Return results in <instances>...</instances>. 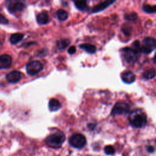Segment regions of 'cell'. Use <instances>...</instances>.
<instances>
[{"label": "cell", "mask_w": 156, "mask_h": 156, "mask_svg": "<svg viewBox=\"0 0 156 156\" xmlns=\"http://www.w3.org/2000/svg\"><path fill=\"white\" fill-rule=\"evenodd\" d=\"M129 120L131 125L135 128L144 127L147 123L146 115L140 110L132 112L129 117Z\"/></svg>", "instance_id": "1"}, {"label": "cell", "mask_w": 156, "mask_h": 156, "mask_svg": "<svg viewBox=\"0 0 156 156\" xmlns=\"http://www.w3.org/2000/svg\"><path fill=\"white\" fill-rule=\"evenodd\" d=\"M65 140V136L62 132H56L48 136L45 142L51 148H58L62 146Z\"/></svg>", "instance_id": "2"}, {"label": "cell", "mask_w": 156, "mask_h": 156, "mask_svg": "<svg viewBox=\"0 0 156 156\" xmlns=\"http://www.w3.org/2000/svg\"><path fill=\"white\" fill-rule=\"evenodd\" d=\"M123 57L128 63H134L137 61L140 52L134 48L126 47L122 49Z\"/></svg>", "instance_id": "3"}, {"label": "cell", "mask_w": 156, "mask_h": 156, "mask_svg": "<svg viewBox=\"0 0 156 156\" xmlns=\"http://www.w3.org/2000/svg\"><path fill=\"white\" fill-rule=\"evenodd\" d=\"M156 48V42L154 38L151 37H145L140 45V53L144 54H150Z\"/></svg>", "instance_id": "4"}, {"label": "cell", "mask_w": 156, "mask_h": 156, "mask_svg": "<svg viewBox=\"0 0 156 156\" xmlns=\"http://www.w3.org/2000/svg\"><path fill=\"white\" fill-rule=\"evenodd\" d=\"M6 5L8 10L12 14H15L24 10L25 0H7Z\"/></svg>", "instance_id": "5"}, {"label": "cell", "mask_w": 156, "mask_h": 156, "mask_svg": "<svg viewBox=\"0 0 156 156\" xmlns=\"http://www.w3.org/2000/svg\"><path fill=\"white\" fill-rule=\"evenodd\" d=\"M87 140L85 136L81 134H75L70 139V143L73 147L81 149L86 145Z\"/></svg>", "instance_id": "6"}, {"label": "cell", "mask_w": 156, "mask_h": 156, "mask_svg": "<svg viewBox=\"0 0 156 156\" xmlns=\"http://www.w3.org/2000/svg\"><path fill=\"white\" fill-rule=\"evenodd\" d=\"M43 64L38 61H31L26 65V72L28 75L34 76L39 73L43 70Z\"/></svg>", "instance_id": "7"}, {"label": "cell", "mask_w": 156, "mask_h": 156, "mask_svg": "<svg viewBox=\"0 0 156 156\" xmlns=\"http://www.w3.org/2000/svg\"><path fill=\"white\" fill-rule=\"evenodd\" d=\"M129 106L125 102H117L112 110L111 115L112 116L118 115H125L129 112Z\"/></svg>", "instance_id": "8"}, {"label": "cell", "mask_w": 156, "mask_h": 156, "mask_svg": "<svg viewBox=\"0 0 156 156\" xmlns=\"http://www.w3.org/2000/svg\"><path fill=\"white\" fill-rule=\"evenodd\" d=\"M116 1V0H105L95 6L92 9V13H98L107 9L110 5H112Z\"/></svg>", "instance_id": "9"}, {"label": "cell", "mask_w": 156, "mask_h": 156, "mask_svg": "<svg viewBox=\"0 0 156 156\" xmlns=\"http://www.w3.org/2000/svg\"><path fill=\"white\" fill-rule=\"evenodd\" d=\"M22 73L20 72V71L14 70L9 73L7 75H6V79H7V81L9 82L15 84L20 81L22 79Z\"/></svg>", "instance_id": "10"}, {"label": "cell", "mask_w": 156, "mask_h": 156, "mask_svg": "<svg viewBox=\"0 0 156 156\" xmlns=\"http://www.w3.org/2000/svg\"><path fill=\"white\" fill-rule=\"evenodd\" d=\"M12 62L10 56L8 54H3L0 56V69H6L9 68Z\"/></svg>", "instance_id": "11"}, {"label": "cell", "mask_w": 156, "mask_h": 156, "mask_svg": "<svg viewBox=\"0 0 156 156\" xmlns=\"http://www.w3.org/2000/svg\"><path fill=\"white\" fill-rule=\"evenodd\" d=\"M121 79L126 84H132L135 80V76L131 71H125L121 74Z\"/></svg>", "instance_id": "12"}, {"label": "cell", "mask_w": 156, "mask_h": 156, "mask_svg": "<svg viewBox=\"0 0 156 156\" xmlns=\"http://www.w3.org/2000/svg\"><path fill=\"white\" fill-rule=\"evenodd\" d=\"M76 8L80 11H86L88 9V0H73Z\"/></svg>", "instance_id": "13"}, {"label": "cell", "mask_w": 156, "mask_h": 156, "mask_svg": "<svg viewBox=\"0 0 156 156\" xmlns=\"http://www.w3.org/2000/svg\"><path fill=\"white\" fill-rule=\"evenodd\" d=\"M36 20L38 24L45 25L49 22V16L46 12H41L37 15Z\"/></svg>", "instance_id": "14"}, {"label": "cell", "mask_w": 156, "mask_h": 156, "mask_svg": "<svg viewBox=\"0 0 156 156\" xmlns=\"http://www.w3.org/2000/svg\"><path fill=\"white\" fill-rule=\"evenodd\" d=\"M79 48L86 51L89 54H94L96 51V48L95 45L90 43H83L79 45Z\"/></svg>", "instance_id": "15"}, {"label": "cell", "mask_w": 156, "mask_h": 156, "mask_svg": "<svg viewBox=\"0 0 156 156\" xmlns=\"http://www.w3.org/2000/svg\"><path fill=\"white\" fill-rule=\"evenodd\" d=\"M48 106L51 111L56 112L61 109V104L60 102L56 99H51L49 102Z\"/></svg>", "instance_id": "16"}, {"label": "cell", "mask_w": 156, "mask_h": 156, "mask_svg": "<svg viewBox=\"0 0 156 156\" xmlns=\"http://www.w3.org/2000/svg\"><path fill=\"white\" fill-rule=\"evenodd\" d=\"M24 35L21 33H15L11 35L10 37V42L12 45H15L22 40Z\"/></svg>", "instance_id": "17"}, {"label": "cell", "mask_w": 156, "mask_h": 156, "mask_svg": "<svg viewBox=\"0 0 156 156\" xmlns=\"http://www.w3.org/2000/svg\"><path fill=\"white\" fill-rule=\"evenodd\" d=\"M70 44V41L68 40V39H62V40H58L57 42L56 47L57 49L62 50V49H65L67 47H68Z\"/></svg>", "instance_id": "18"}, {"label": "cell", "mask_w": 156, "mask_h": 156, "mask_svg": "<svg viewBox=\"0 0 156 156\" xmlns=\"http://www.w3.org/2000/svg\"><path fill=\"white\" fill-rule=\"evenodd\" d=\"M155 76V71L154 69H151L145 71L143 73V77L146 80L153 79Z\"/></svg>", "instance_id": "19"}, {"label": "cell", "mask_w": 156, "mask_h": 156, "mask_svg": "<svg viewBox=\"0 0 156 156\" xmlns=\"http://www.w3.org/2000/svg\"><path fill=\"white\" fill-rule=\"evenodd\" d=\"M56 15H57L58 19L60 21H62V22L65 21L66 20H67V18L68 17V13L67 12V11H65V10H63V9L58 10L56 12Z\"/></svg>", "instance_id": "20"}, {"label": "cell", "mask_w": 156, "mask_h": 156, "mask_svg": "<svg viewBox=\"0 0 156 156\" xmlns=\"http://www.w3.org/2000/svg\"><path fill=\"white\" fill-rule=\"evenodd\" d=\"M143 10L148 14H154L156 11V7L155 6H151L146 4L143 6Z\"/></svg>", "instance_id": "21"}, {"label": "cell", "mask_w": 156, "mask_h": 156, "mask_svg": "<svg viewBox=\"0 0 156 156\" xmlns=\"http://www.w3.org/2000/svg\"><path fill=\"white\" fill-rule=\"evenodd\" d=\"M105 153L107 155H113L115 153V149L112 146H106L104 148Z\"/></svg>", "instance_id": "22"}, {"label": "cell", "mask_w": 156, "mask_h": 156, "mask_svg": "<svg viewBox=\"0 0 156 156\" xmlns=\"http://www.w3.org/2000/svg\"><path fill=\"white\" fill-rule=\"evenodd\" d=\"M125 19L128 21H134L137 19V15L135 13H131L125 15Z\"/></svg>", "instance_id": "23"}, {"label": "cell", "mask_w": 156, "mask_h": 156, "mask_svg": "<svg viewBox=\"0 0 156 156\" xmlns=\"http://www.w3.org/2000/svg\"><path fill=\"white\" fill-rule=\"evenodd\" d=\"M9 21L3 15L0 14V23L3 24H8Z\"/></svg>", "instance_id": "24"}, {"label": "cell", "mask_w": 156, "mask_h": 156, "mask_svg": "<svg viewBox=\"0 0 156 156\" xmlns=\"http://www.w3.org/2000/svg\"><path fill=\"white\" fill-rule=\"evenodd\" d=\"M76 48L74 46H72V47H70L68 49V53L70 54H73L74 53H76Z\"/></svg>", "instance_id": "25"}, {"label": "cell", "mask_w": 156, "mask_h": 156, "mask_svg": "<svg viewBox=\"0 0 156 156\" xmlns=\"http://www.w3.org/2000/svg\"><path fill=\"white\" fill-rule=\"evenodd\" d=\"M147 151L148 152H149V153H153L155 151V149L153 146H149L148 148H147Z\"/></svg>", "instance_id": "26"}]
</instances>
